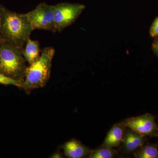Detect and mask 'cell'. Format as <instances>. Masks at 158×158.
Returning a JSON list of instances; mask_svg holds the SVG:
<instances>
[{
    "label": "cell",
    "mask_w": 158,
    "mask_h": 158,
    "mask_svg": "<svg viewBox=\"0 0 158 158\" xmlns=\"http://www.w3.org/2000/svg\"><path fill=\"white\" fill-rule=\"evenodd\" d=\"M0 37L2 42L22 49L34 31L26 14H20L0 5Z\"/></svg>",
    "instance_id": "1"
},
{
    "label": "cell",
    "mask_w": 158,
    "mask_h": 158,
    "mask_svg": "<svg viewBox=\"0 0 158 158\" xmlns=\"http://www.w3.org/2000/svg\"><path fill=\"white\" fill-rule=\"evenodd\" d=\"M56 51L51 47L44 48L37 61L27 67L23 81V88L27 92L43 88L50 76L52 61Z\"/></svg>",
    "instance_id": "2"
},
{
    "label": "cell",
    "mask_w": 158,
    "mask_h": 158,
    "mask_svg": "<svg viewBox=\"0 0 158 158\" xmlns=\"http://www.w3.org/2000/svg\"><path fill=\"white\" fill-rule=\"evenodd\" d=\"M22 49L2 42L0 46V73L23 81L27 66Z\"/></svg>",
    "instance_id": "3"
},
{
    "label": "cell",
    "mask_w": 158,
    "mask_h": 158,
    "mask_svg": "<svg viewBox=\"0 0 158 158\" xmlns=\"http://www.w3.org/2000/svg\"><path fill=\"white\" fill-rule=\"evenodd\" d=\"M57 32H62L72 25L86 9L85 5L77 3H61L52 5Z\"/></svg>",
    "instance_id": "4"
},
{
    "label": "cell",
    "mask_w": 158,
    "mask_h": 158,
    "mask_svg": "<svg viewBox=\"0 0 158 158\" xmlns=\"http://www.w3.org/2000/svg\"><path fill=\"white\" fill-rule=\"evenodd\" d=\"M34 30H45L56 33L52 5L43 2L32 11L26 13Z\"/></svg>",
    "instance_id": "5"
},
{
    "label": "cell",
    "mask_w": 158,
    "mask_h": 158,
    "mask_svg": "<svg viewBox=\"0 0 158 158\" xmlns=\"http://www.w3.org/2000/svg\"><path fill=\"white\" fill-rule=\"evenodd\" d=\"M121 123L126 127L144 137L155 135L157 130L153 116L148 113L131 117L122 122Z\"/></svg>",
    "instance_id": "6"
},
{
    "label": "cell",
    "mask_w": 158,
    "mask_h": 158,
    "mask_svg": "<svg viewBox=\"0 0 158 158\" xmlns=\"http://www.w3.org/2000/svg\"><path fill=\"white\" fill-rule=\"evenodd\" d=\"M64 155L69 158H82L90 155L93 152L76 139H73L62 145Z\"/></svg>",
    "instance_id": "7"
},
{
    "label": "cell",
    "mask_w": 158,
    "mask_h": 158,
    "mask_svg": "<svg viewBox=\"0 0 158 158\" xmlns=\"http://www.w3.org/2000/svg\"><path fill=\"white\" fill-rule=\"evenodd\" d=\"M144 142V136L129 128L125 130L122 144L126 152L131 153L135 151L143 146Z\"/></svg>",
    "instance_id": "8"
},
{
    "label": "cell",
    "mask_w": 158,
    "mask_h": 158,
    "mask_svg": "<svg viewBox=\"0 0 158 158\" xmlns=\"http://www.w3.org/2000/svg\"><path fill=\"white\" fill-rule=\"evenodd\" d=\"M126 128L121 123L113 126L105 138L102 145L111 148L119 146L123 141Z\"/></svg>",
    "instance_id": "9"
},
{
    "label": "cell",
    "mask_w": 158,
    "mask_h": 158,
    "mask_svg": "<svg viewBox=\"0 0 158 158\" xmlns=\"http://www.w3.org/2000/svg\"><path fill=\"white\" fill-rule=\"evenodd\" d=\"M40 47L38 41L29 38L25 44L24 48L22 49L23 56L29 65L34 63L39 58L41 52Z\"/></svg>",
    "instance_id": "10"
},
{
    "label": "cell",
    "mask_w": 158,
    "mask_h": 158,
    "mask_svg": "<svg viewBox=\"0 0 158 158\" xmlns=\"http://www.w3.org/2000/svg\"><path fill=\"white\" fill-rule=\"evenodd\" d=\"M134 154L137 158H158V149L154 145H147L141 147Z\"/></svg>",
    "instance_id": "11"
},
{
    "label": "cell",
    "mask_w": 158,
    "mask_h": 158,
    "mask_svg": "<svg viewBox=\"0 0 158 158\" xmlns=\"http://www.w3.org/2000/svg\"><path fill=\"white\" fill-rule=\"evenodd\" d=\"M117 151L113 148L102 146L99 147L88 156L89 158H112L117 154Z\"/></svg>",
    "instance_id": "12"
},
{
    "label": "cell",
    "mask_w": 158,
    "mask_h": 158,
    "mask_svg": "<svg viewBox=\"0 0 158 158\" xmlns=\"http://www.w3.org/2000/svg\"><path fill=\"white\" fill-rule=\"evenodd\" d=\"M0 85H13L19 88H23V81L15 80L10 77L7 76L0 73Z\"/></svg>",
    "instance_id": "13"
},
{
    "label": "cell",
    "mask_w": 158,
    "mask_h": 158,
    "mask_svg": "<svg viewBox=\"0 0 158 158\" xmlns=\"http://www.w3.org/2000/svg\"><path fill=\"white\" fill-rule=\"evenodd\" d=\"M149 34L150 37L154 39L158 37V16L153 21L150 27Z\"/></svg>",
    "instance_id": "14"
},
{
    "label": "cell",
    "mask_w": 158,
    "mask_h": 158,
    "mask_svg": "<svg viewBox=\"0 0 158 158\" xmlns=\"http://www.w3.org/2000/svg\"><path fill=\"white\" fill-rule=\"evenodd\" d=\"M152 49L155 55L158 58V37L154 38L152 44Z\"/></svg>",
    "instance_id": "15"
},
{
    "label": "cell",
    "mask_w": 158,
    "mask_h": 158,
    "mask_svg": "<svg viewBox=\"0 0 158 158\" xmlns=\"http://www.w3.org/2000/svg\"><path fill=\"white\" fill-rule=\"evenodd\" d=\"M51 157L54 158H62V156L60 152H55L54 154H53Z\"/></svg>",
    "instance_id": "16"
},
{
    "label": "cell",
    "mask_w": 158,
    "mask_h": 158,
    "mask_svg": "<svg viewBox=\"0 0 158 158\" xmlns=\"http://www.w3.org/2000/svg\"><path fill=\"white\" fill-rule=\"evenodd\" d=\"M1 20H2V16H1V9H0V27H1Z\"/></svg>",
    "instance_id": "17"
},
{
    "label": "cell",
    "mask_w": 158,
    "mask_h": 158,
    "mask_svg": "<svg viewBox=\"0 0 158 158\" xmlns=\"http://www.w3.org/2000/svg\"><path fill=\"white\" fill-rule=\"evenodd\" d=\"M2 40L1 39V37H0V46L2 44Z\"/></svg>",
    "instance_id": "18"
}]
</instances>
